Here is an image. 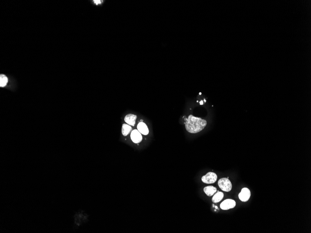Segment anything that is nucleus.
<instances>
[{
    "instance_id": "8",
    "label": "nucleus",
    "mask_w": 311,
    "mask_h": 233,
    "mask_svg": "<svg viewBox=\"0 0 311 233\" xmlns=\"http://www.w3.org/2000/svg\"><path fill=\"white\" fill-rule=\"evenodd\" d=\"M137 118V116L133 114H129L125 116V121L130 126H134L135 125L136 120Z\"/></svg>"
},
{
    "instance_id": "12",
    "label": "nucleus",
    "mask_w": 311,
    "mask_h": 233,
    "mask_svg": "<svg viewBox=\"0 0 311 233\" xmlns=\"http://www.w3.org/2000/svg\"><path fill=\"white\" fill-rule=\"evenodd\" d=\"M8 78L4 75H1L0 76V86L1 87H4L7 85L8 82Z\"/></svg>"
},
{
    "instance_id": "14",
    "label": "nucleus",
    "mask_w": 311,
    "mask_h": 233,
    "mask_svg": "<svg viewBox=\"0 0 311 233\" xmlns=\"http://www.w3.org/2000/svg\"><path fill=\"white\" fill-rule=\"evenodd\" d=\"M203 101H201V102H200V105H203Z\"/></svg>"
},
{
    "instance_id": "9",
    "label": "nucleus",
    "mask_w": 311,
    "mask_h": 233,
    "mask_svg": "<svg viewBox=\"0 0 311 233\" xmlns=\"http://www.w3.org/2000/svg\"><path fill=\"white\" fill-rule=\"evenodd\" d=\"M217 191V190L216 188L212 186H207L203 189V191L205 193V194L208 196H211L214 195Z\"/></svg>"
},
{
    "instance_id": "7",
    "label": "nucleus",
    "mask_w": 311,
    "mask_h": 233,
    "mask_svg": "<svg viewBox=\"0 0 311 233\" xmlns=\"http://www.w3.org/2000/svg\"><path fill=\"white\" fill-rule=\"evenodd\" d=\"M137 129L138 131L141 134L144 135H147L149 133V130L146 124L143 122H140L137 126Z\"/></svg>"
},
{
    "instance_id": "3",
    "label": "nucleus",
    "mask_w": 311,
    "mask_h": 233,
    "mask_svg": "<svg viewBox=\"0 0 311 233\" xmlns=\"http://www.w3.org/2000/svg\"><path fill=\"white\" fill-rule=\"evenodd\" d=\"M217 176L216 173L214 172H208L205 176L202 177V181L204 183L212 184L216 182Z\"/></svg>"
},
{
    "instance_id": "15",
    "label": "nucleus",
    "mask_w": 311,
    "mask_h": 233,
    "mask_svg": "<svg viewBox=\"0 0 311 233\" xmlns=\"http://www.w3.org/2000/svg\"><path fill=\"white\" fill-rule=\"evenodd\" d=\"M143 120H140V122H143Z\"/></svg>"
},
{
    "instance_id": "10",
    "label": "nucleus",
    "mask_w": 311,
    "mask_h": 233,
    "mask_svg": "<svg viewBox=\"0 0 311 233\" xmlns=\"http://www.w3.org/2000/svg\"><path fill=\"white\" fill-rule=\"evenodd\" d=\"M132 127L129 125L124 124L122 127V133L124 136H127L132 131Z\"/></svg>"
},
{
    "instance_id": "5",
    "label": "nucleus",
    "mask_w": 311,
    "mask_h": 233,
    "mask_svg": "<svg viewBox=\"0 0 311 233\" xmlns=\"http://www.w3.org/2000/svg\"><path fill=\"white\" fill-rule=\"evenodd\" d=\"M251 196V192L249 189L244 188L242 189L239 195V198L242 202H246L249 200Z\"/></svg>"
},
{
    "instance_id": "6",
    "label": "nucleus",
    "mask_w": 311,
    "mask_h": 233,
    "mask_svg": "<svg viewBox=\"0 0 311 233\" xmlns=\"http://www.w3.org/2000/svg\"><path fill=\"white\" fill-rule=\"evenodd\" d=\"M130 138L132 141L135 143H140L143 139L141 134L137 130H134L130 134Z\"/></svg>"
},
{
    "instance_id": "4",
    "label": "nucleus",
    "mask_w": 311,
    "mask_h": 233,
    "mask_svg": "<svg viewBox=\"0 0 311 233\" xmlns=\"http://www.w3.org/2000/svg\"><path fill=\"white\" fill-rule=\"evenodd\" d=\"M236 203L235 200L232 199L225 200L220 204V208L224 210H227L231 208H234L236 206Z\"/></svg>"
},
{
    "instance_id": "1",
    "label": "nucleus",
    "mask_w": 311,
    "mask_h": 233,
    "mask_svg": "<svg viewBox=\"0 0 311 233\" xmlns=\"http://www.w3.org/2000/svg\"><path fill=\"white\" fill-rule=\"evenodd\" d=\"M185 120L186 130L190 133H198L203 130L207 125V120L192 115H190L188 118H185Z\"/></svg>"
},
{
    "instance_id": "13",
    "label": "nucleus",
    "mask_w": 311,
    "mask_h": 233,
    "mask_svg": "<svg viewBox=\"0 0 311 233\" xmlns=\"http://www.w3.org/2000/svg\"><path fill=\"white\" fill-rule=\"evenodd\" d=\"M93 2H94V3H95L96 5H98V4H101L103 1H97V0H96V1H93Z\"/></svg>"
},
{
    "instance_id": "11",
    "label": "nucleus",
    "mask_w": 311,
    "mask_h": 233,
    "mask_svg": "<svg viewBox=\"0 0 311 233\" xmlns=\"http://www.w3.org/2000/svg\"><path fill=\"white\" fill-rule=\"evenodd\" d=\"M224 198V193L222 192H217L214 195L212 198V201L214 203H217L220 202Z\"/></svg>"
},
{
    "instance_id": "2",
    "label": "nucleus",
    "mask_w": 311,
    "mask_h": 233,
    "mask_svg": "<svg viewBox=\"0 0 311 233\" xmlns=\"http://www.w3.org/2000/svg\"><path fill=\"white\" fill-rule=\"evenodd\" d=\"M218 185L222 190L229 192L232 189V184L228 178H222L218 182Z\"/></svg>"
}]
</instances>
